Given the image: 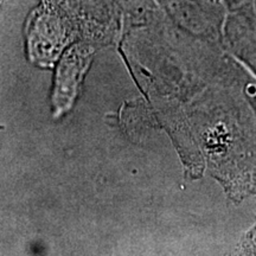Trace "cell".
<instances>
[{
    "instance_id": "cell-1",
    "label": "cell",
    "mask_w": 256,
    "mask_h": 256,
    "mask_svg": "<svg viewBox=\"0 0 256 256\" xmlns=\"http://www.w3.org/2000/svg\"><path fill=\"white\" fill-rule=\"evenodd\" d=\"M168 14L184 30L211 43L223 44L228 8L217 0H158Z\"/></svg>"
},
{
    "instance_id": "cell-2",
    "label": "cell",
    "mask_w": 256,
    "mask_h": 256,
    "mask_svg": "<svg viewBox=\"0 0 256 256\" xmlns=\"http://www.w3.org/2000/svg\"><path fill=\"white\" fill-rule=\"evenodd\" d=\"M223 46L256 76V22L249 0L228 10L223 26Z\"/></svg>"
},
{
    "instance_id": "cell-3",
    "label": "cell",
    "mask_w": 256,
    "mask_h": 256,
    "mask_svg": "<svg viewBox=\"0 0 256 256\" xmlns=\"http://www.w3.org/2000/svg\"><path fill=\"white\" fill-rule=\"evenodd\" d=\"M86 63L87 57L84 52L75 49L66 57L63 64H60L56 87V98H62L60 107L72 98L80 76L86 68Z\"/></svg>"
},
{
    "instance_id": "cell-4",
    "label": "cell",
    "mask_w": 256,
    "mask_h": 256,
    "mask_svg": "<svg viewBox=\"0 0 256 256\" xmlns=\"http://www.w3.org/2000/svg\"><path fill=\"white\" fill-rule=\"evenodd\" d=\"M238 249L242 254L256 255V223L243 236L241 242H240Z\"/></svg>"
},
{
    "instance_id": "cell-5",
    "label": "cell",
    "mask_w": 256,
    "mask_h": 256,
    "mask_svg": "<svg viewBox=\"0 0 256 256\" xmlns=\"http://www.w3.org/2000/svg\"><path fill=\"white\" fill-rule=\"evenodd\" d=\"M220 2H222L223 4L226 6V8L232 10V8H238V6H240V5H242L246 0H220Z\"/></svg>"
},
{
    "instance_id": "cell-6",
    "label": "cell",
    "mask_w": 256,
    "mask_h": 256,
    "mask_svg": "<svg viewBox=\"0 0 256 256\" xmlns=\"http://www.w3.org/2000/svg\"><path fill=\"white\" fill-rule=\"evenodd\" d=\"M252 5V14H254L255 22H256V0H249Z\"/></svg>"
},
{
    "instance_id": "cell-7",
    "label": "cell",
    "mask_w": 256,
    "mask_h": 256,
    "mask_svg": "<svg viewBox=\"0 0 256 256\" xmlns=\"http://www.w3.org/2000/svg\"><path fill=\"white\" fill-rule=\"evenodd\" d=\"M217 2H220V0H217Z\"/></svg>"
}]
</instances>
